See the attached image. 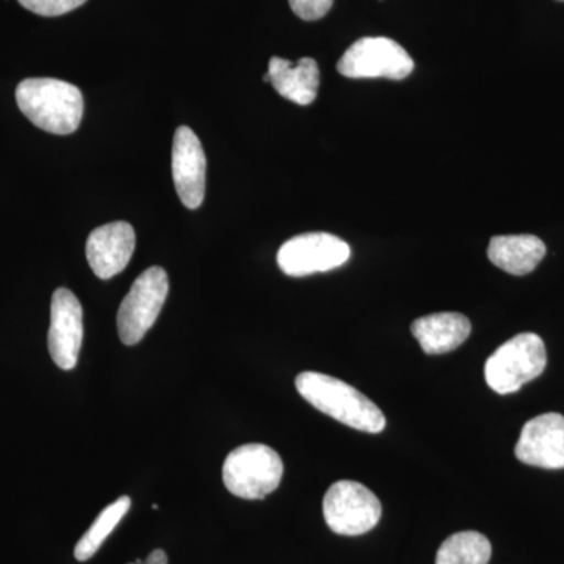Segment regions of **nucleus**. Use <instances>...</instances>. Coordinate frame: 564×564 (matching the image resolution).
Segmentation results:
<instances>
[{"mask_svg":"<svg viewBox=\"0 0 564 564\" xmlns=\"http://www.w3.org/2000/svg\"><path fill=\"white\" fill-rule=\"evenodd\" d=\"M296 391L323 414L344 425L366 433H381L386 426L383 411L364 393L345 381L317 372L296 377Z\"/></svg>","mask_w":564,"mask_h":564,"instance_id":"1","label":"nucleus"},{"mask_svg":"<svg viewBox=\"0 0 564 564\" xmlns=\"http://www.w3.org/2000/svg\"><path fill=\"white\" fill-rule=\"evenodd\" d=\"M18 107L43 131L69 135L79 129L84 117V96L65 80L25 79L17 88Z\"/></svg>","mask_w":564,"mask_h":564,"instance_id":"2","label":"nucleus"},{"mask_svg":"<svg viewBox=\"0 0 564 564\" xmlns=\"http://www.w3.org/2000/svg\"><path fill=\"white\" fill-rule=\"evenodd\" d=\"M547 364L545 345L538 334L511 337L489 356L485 366L486 383L500 395L518 392L544 372Z\"/></svg>","mask_w":564,"mask_h":564,"instance_id":"3","label":"nucleus"},{"mask_svg":"<svg viewBox=\"0 0 564 564\" xmlns=\"http://www.w3.org/2000/svg\"><path fill=\"white\" fill-rule=\"evenodd\" d=\"M284 474L281 456L269 445L237 447L223 464V484L234 496L261 500L276 491Z\"/></svg>","mask_w":564,"mask_h":564,"instance_id":"4","label":"nucleus"},{"mask_svg":"<svg viewBox=\"0 0 564 564\" xmlns=\"http://www.w3.org/2000/svg\"><path fill=\"white\" fill-rule=\"evenodd\" d=\"M169 274L162 267H151L133 282L118 311V334L124 345L139 344L158 321L166 295Z\"/></svg>","mask_w":564,"mask_h":564,"instance_id":"5","label":"nucleus"},{"mask_svg":"<svg viewBox=\"0 0 564 564\" xmlns=\"http://www.w3.org/2000/svg\"><path fill=\"white\" fill-rule=\"evenodd\" d=\"M323 516L334 533L359 536L380 522L381 503L369 488L358 481L340 480L326 491Z\"/></svg>","mask_w":564,"mask_h":564,"instance_id":"6","label":"nucleus"},{"mask_svg":"<svg viewBox=\"0 0 564 564\" xmlns=\"http://www.w3.org/2000/svg\"><path fill=\"white\" fill-rule=\"evenodd\" d=\"M414 69L411 55L397 41L384 36H369L348 47L337 70L350 79H406Z\"/></svg>","mask_w":564,"mask_h":564,"instance_id":"7","label":"nucleus"},{"mask_svg":"<svg viewBox=\"0 0 564 564\" xmlns=\"http://www.w3.org/2000/svg\"><path fill=\"white\" fill-rule=\"evenodd\" d=\"M350 245L326 232L293 237L278 251V265L289 276L329 272L350 259Z\"/></svg>","mask_w":564,"mask_h":564,"instance_id":"8","label":"nucleus"},{"mask_svg":"<svg viewBox=\"0 0 564 564\" xmlns=\"http://www.w3.org/2000/svg\"><path fill=\"white\" fill-rule=\"evenodd\" d=\"M84 343V311L77 296L68 289H57L52 295L51 326L47 347L62 370L77 366Z\"/></svg>","mask_w":564,"mask_h":564,"instance_id":"9","label":"nucleus"},{"mask_svg":"<svg viewBox=\"0 0 564 564\" xmlns=\"http://www.w3.org/2000/svg\"><path fill=\"white\" fill-rule=\"evenodd\" d=\"M206 154L202 141L187 126L174 133L172 169L174 187L187 209H198L206 193Z\"/></svg>","mask_w":564,"mask_h":564,"instance_id":"10","label":"nucleus"},{"mask_svg":"<svg viewBox=\"0 0 564 564\" xmlns=\"http://www.w3.org/2000/svg\"><path fill=\"white\" fill-rule=\"evenodd\" d=\"M516 458L543 469H564V415L547 413L525 423Z\"/></svg>","mask_w":564,"mask_h":564,"instance_id":"11","label":"nucleus"},{"mask_svg":"<svg viewBox=\"0 0 564 564\" xmlns=\"http://www.w3.org/2000/svg\"><path fill=\"white\" fill-rule=\"evenodd\" d=\"M135 250V231L129 223L115 221L95 229L87 240V259L101 280L117 276L128 267Z\"/></svg>","mask_w":564,"mask_h":564,"instance_id":"12","label":"nucleus"},{"mask_svg":"<svg viewBox=\"0 0 564 564\" xmlns=\"http://www.w3.org/2000/svg\"><path fill=\"white\" fill-rule=\"evenodd\" d=\"M269 76L274 90L289 101L310 106L317 98L321 69L314 58L306 57L292 63L273 57L269 63Z\"/></svg>","mask_w":564,"mask_h":564,"instance_id":"13","label":"nucleus"},{"mask_svg":"<svg viewBox=\"0 0 564 564\" xmlns=\"http://www.w3.org/2000/svg\"><path fill=\"white\" fill-rule=\"evenodd\" d=\"M411 332L426 355H443L466 343L473 325L466 315L440 313L417 318L411 326Z\"/></svg>","mask_w":564,"mask_h":564,"instance_id":"14","label":"nucleus"},{"mask_svg":"<svg viewBox=\"0 0 564 564\" xmlns=\"http://www.w3.org/2000/svg\"><path fill=\"white\" fill-rule=\"evenodd\" d=\"M545 256V245L536 236H497L488 248V258L503 272L524 276L532 273Z\"/></svg>","mask_w":564,"mask_h":564,"instance_id":"15","label":"nucleus"},{"mask_svg":"<svg viewBox=\"0 0 564 564\" xmlns=\"http://www.w3.org/2000/svg\"><path fill=\"white\" fill-rule=\"evenodd\" d=\"M492 547L488 538L478 532L452 534L441 545L436 564H488Z\"/></svg>","mask_w":564,"mask_h":564,"instance_id":"16","label":"nucleus"},{"mask_svg":"<svg viewBox=\"0 0 564 564\" xmlns=\"http://www.w3.org/2000/svg\"><path fill=\"white\" fill-rule=\"evenodd\" d=\"M131 503V497L122 496L117 502L110 503L106 510L101 511V514L96 518V521L93 522L90 529L80 538L79 543L74 549V556L79 562H87L99 551L104 541L117 529L122 518L128 514Z\"/></svg>","mask_w":564,"mask_h":564,"instance_id":"17","label":"nucleus"},{"mask_svg":"<svg viewBox=\"0 0 564 564\" xmlns=\"http://www.w3.org/2000/svg\"><path fill=\"white\" fill-rule=\"evenodd\" d=\"M18 2L40 17L54 18L79 9L87 0H18Z\"/></svg>","mask_w":564,"mask_h":564,"instance_id":"18","label":"nucleus"},{"mask_svg":"<svg viewBox=\"0 0 564 564\" xmlns=\"http://www.w3.org/2000/svg\"><path fill=\"white\" fill-rule=\"evenodd\" d=\"M334 0H289L293 13L304 21H317L328 14Z\"/></svg>","mask_w":564,"mask_h":564,"instance_id":"19","label":"nucleus"},{"mask_svg":"<svg viewBox=\"0 0 564 564\" xmlns=\"http://www.w3.org/2000/svg\"><path fill=\"white\" fill-rule=\"evenodd\" d=\"M131 564H169V556H166L162 549H155V551H152L144 562L139 560V562Z\"/></svg>","mask_w":564,"mask_h":564,"instance_id":"20","label":"nucleus"}]
</instances>
